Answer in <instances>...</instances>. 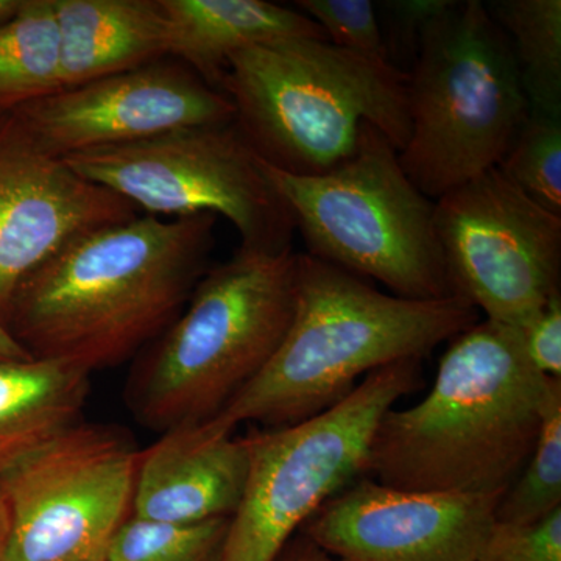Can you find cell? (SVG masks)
<instances>
[{"mask_svg":"<svg viewBox=\"0 0 561 561\" xmlns=\"http://www.w3.org/2000/svg\"><path fill=\"white\" fill-rule=\"evenodd\" d=\"M213 214H153L84 232L22 280L5 328L35 359L116 367L175 321L216 249Z\"/></svg>","mask_w":561,"mask_h":561,"instance_id":"1","label":"cell"},{"mask_svg":"<svg viewBox=\"0 0 561 561\" xmlns=\"http://www.w3.org/2000/svg\"><path fill=\"white\" fill-rule=\"evenodd\" d=\"M548 381L518 330L476 321L449 341L430 393L379 421L364 478L409 491L504 494L537 440Z\"/></svg>","mask_w":561,"mask_h":561,"instance_id":"2","label":"cell"},{"mask_svg":"<svg viewBox=\"0 0 561 561\" xmlns=\"http://www.w3.org/2000/svg\"><path fill=\"white\" fill-rule=\"evenodd\" d=\"M479 320L460 297L408 300L298 254L297 306L275 356L217 415L221 424L290 426L348 398L373 371L430 356Z\"/></svg>","mask_w":561,"mask_h":561,"instance_id":"3","label":"cell"},{"mask_svg":"<svg viewBox=\"0 0 561 561\" xmlns=\"http://www.w3.org/2000/svg\"><path fill=\"white\" fill-rule=\"evenodd\" d=\"M298 253L239 247L198 280L183 312L139 353L125 387L162 432L216 419L275 356L297 306Z\"/></svg>","mask_w":561,"mask_h":561,"instance_id":"4","label":"cell"},{"mask_svg":"<svg viewBox=\"0 0 561 561\" xmlns=\"http://www.w3.org/2000/svg\"><path fill=\"white\" fill-rule=\"evenodd\" d=\"M236 124L271 168L320 175L354 153L362 124L401 151L411 133L408 72L330 41L287 38L232 55L221 81Z\"/></svg>","mask_w":561,"mask_h":561,"instance_id":"5","label":"cell"},{"mask_svg":"<svg viewBox=\"0 0 561 561\" xmlns=\"http://www.w3.org/2000/svg\"><path fill=\"white\" fill-rule=\"evenodd\" d=\"M408 103L400 161L431 201L500 165L530 106L511 41L481 0L453 2L427 25Z\"/></svg>","mask_w":561,"mask_h":561,"instance_id":"6","label":"cell"},{"mask_svg":"<svg viewBox=\"0 0 561 561\" xmlns=\"http://www.w3.org/2000/svg\"><path fill=\"white\" fill-rule=\"evenodd\" d=\"M265 169L308 254L408 300L456 297L435 231V202L412 183L400 151L378 128L362 124L356 150L330 172Z\"/></svg>","mask_w":561,"mask_h":561,"instance_id":"7","label":"cell"},{"mask_svg":"<svg viewBox=\"0 0 561 561\" xmlns=\"http://www.w3.org/2000/svg\"><path fill=\"white\" fill-rule=\"evenodd\" d=\"M421 386V360L397 362L373 371L320 415L243 435L249 476L221 561H278L319 508L364 478L379 421Z\"/></svg>","mask_w":561,"mask_h":561,"instance_id":"8","label":"cell"},{"mask_svg":"<svg viewBox=\"0 0 561 561\" xmlns=\"http://www.w3.org/2000/svg\"><path fill=\"white\" fill-rule=\"evenodd\" d=\"M62 160L84 180L153 216L213 214L234 225L241 249L294 250L289 208L236 121L179 128Z\"/></svg>","mask_w":561,"mask_h":561,"instance_id":"9","label":"cell"},{"mask_svg":"<svg viewBox=\"0 0 561 561\" xmlns=\"http://www.w3.org/2000/svg\"><path fill=\"white\" fill-rule=\"evenodd\" d=\"M139 454L124 427L80 421L0 474L3 561H105L131 516Z\"/></svg>","mask_w":561,"mask_h":561,"instance_id":"10","label":"cell"},{"mask_svg":"<svg viewBox=\"0 0 561 561\" xmlns=\"http://www.w3.org/2000/svg\"><path fill=\"white\" fill-rule=\"evenodd\" d=\"M435 231L454 295L485 320L522 330L561 294V217L500 168L437 198Z\"/></svg>","mask_w":561,"mask_h":561,"instance_id":"11","label":"cell"},{"mask_svg":"<svg viewBox=\"0 0 561 561\" xmlns=\"http://www.w3.org/2000/svg\"><path fill=\"white\" fill-rule=\"evenodd\" d=\"M13 111L41 146L60 158L236 121L225 92L183 62L164 60L66 88Z\"/></svg>","mask_w":561,"mask_h":561,"instance_id":"12","label":"cell"},{"mask_svg":"<svg viewBox=\"0 0 561 561\" xmlns=\"http://www.w3.org/2000/svg\"><path fill=\"white\" fill-rule=\"evenodd\" d=\"M135 206L84 180L0 110V323L22 280L84 232L130 220Z\"/></svg>","mask_w":561,"mask_h":561,"instance_id":"13","label":"cell"},{"mask_svg":"<svg viewBox=\"0 0 561 561\" xmlns=\"http://www.w3.org/2000/svg\"><path fill=\"white\" fill-rule=\"evenodd\" d=\"M501 497L400 490L359 478L300 531L339 561H474Z\"/></svg>","mask_w":561,"mask_h":561,"instance_id":"14","label":"cell"},{"mask_svg":"<svg viewBox=\"0 0 561 561\" xmlns=\"http://www.w3.org/2000/svg\"><path fill=\"white\" fill-rule=\"evenodd\" d=\"M249 476L245 438L219 419L162 432L139 454L133 516L194 524L231 518Z\"/></svg>","mask_w":561,"mask_h":561,"instance_id":"15","label":"cell"},{"mask_svg":"<svg viewBox=\"0 0 561 561\" xmlns=\"http://www.w3.org/2000/svg\"><path fill=\"white\" fill-rule=\"evenodd\" d=\"M61 90L164 60L169 27L160 0H54Z\"/></svg>","mask_w":561,"mask_h":561,"instance_id":"16","label":"cell"},{"mask_svg":"<svg viewBox=\"0 0 561 561\" xmlns=\"http://www.w3.org/2000/svg\"><path fill=\"white\" fill-rule=\"evenodd\" d=\"M169 55L221 91L232 55L287 38L327 39L301 11L265 0H160ZM328 41V39H327Z\"/></svg>","mask_w":561,"mask_h":561,"instance_id":"17","label":"cell"},{"mask_svg":"<svg viewBox=\"0 0 561 561\" xmlns=\"http://www.w3.org/2000/svg\"><path fill=\"white\" fill-rule=\"evenodd\" d=\"M91 375L61 360H0V474L80 423Z\"/></svg>","mask_w":561,"mask_h":561,"instance_id":"18","label":"cell"},{"mask_svg":"<svg viewBox=\"0 0 561 561\" xmlns=\"http://www.w3.org/2000/svg\"><path fill=\"white\" fill-rule=\"evenodd\" d=\"M61 90L54 0H22L0 25V110H16Z\"/></svg>","mask_w":561,"mask_h":561,"instance_id":"19","label":"cell"},{"mask_svg":"<svg viewBox=\"0 0 561 561\" xmlns=\"http://www.w3.org/2000/svg\"><path fill=\"white\" fill-rule=\"evenodd\" d=\"M485 5L511 41L530 111L561 117L560 0H494Z\"/></svg>","mask_w":561,"mask_h":561,"instance_id":"20","label":"cell"},{"mask_svg":"<svg viewBox=\"0 0 561 561\" xmlns=\"http://www.w3.org/2000/svg\"><path fill=\"white\" fill-rule=\"evenodd\" d=\"M561 508V381L549 379L537 440L526 467L502 494L496 519L534 523Z\"/></svg>","mask_w":561,"mask_h":561,"instance_id":"21","label":"cell"},{"mask_svg":"<svg viewBox=\"0 0 561 561\" xmlns=\"http://www.w3.org/2000/svg\"><path fill=\"white\" fill-rule=\"evenodd\" d=\"M230 519L179 524L131 515L114 535L105 561H221Z\"/></svg>","mask_w":561,"mask_h":561,"instance_id":"22","label":"cell"},{"mask_svg":"<svg viewBox=\"0 0 561 561\" xmlns=\"http://www.w3.org/2000/svg\"><path fill=\"white\" fill-rule=\"evenodd\" d=\"M497 168L530 201L561 217V117L530 111Z\"/></svg>","mask_w":561,"mask_h":561,"instance_id":"23","label":"cell"},{"mask_svg":"<svg viewBox=\"0 0 561 561\" xmlns=\"http://www.w3.org/2000/svg\"><path fill=\"white\" fill-rule=\"evenodd\" d=\"M295 5L319 25L334 46L390 61L381 24L370 0H297Z\"/></svg>","mask_w":561,"mask_h":561,"instance_id":"24","label":"cell"},{"mask_svg":"<svg viewBox=\"0 0 561 561\" xmlns=\"http://www.w3.org/2000/svg\"><path fill=\"white\" fill-rule=\"evenodd\" d=\"M474 561H561V508L534 523L496 519Z\"/></svg>","mask_w":561,"mask_h":561,"instance_id":"25","label":"cell"},{"mask_svg":"<svg viewBox=\"0 0 561 561\" xmlns=\"http://www.w3.org/2000/svg\"><path fill=\"white\" fill-rule=\"evenodd\" d=\"M518 331L531 367L545 378L561 381V294L546 301Z\"/></svg>","mask_w":561,"mask_h":561,"instance_id":"26","label":"cell"},{"mask_svg":"<svg viewBox=\"0 0 561 561\" xmlns=\"http://www.w3.org/2000/svg\"><path fill=\"white\" fill-rule=\"evenodd\" d=\"M453 0H394L387 2L390 13L391 32L387 50L419 51L421 36L438 14L451 5ZM391 61V60H390Z\"/></svg>","mask_w":561,"mask_h":561,"instance_id":"27","label":"cell"},{"mask_svg":"<svg viewBox=\"0 0 561 561\" xmlns=\"http://www.w3.org/2000/svg\"><path fill=\"white\" fill-rule=\"evenodd\" d=\"M278 561H339L324 552L305 534L298 531L297 540L290 541L280 553Z\"/></svg>","mask_w":561,"mask_h":561,"instance_id":"28","label":"cell"},{"mask_svg":"<svg viewBox=\"0 0 561 561\" xmlns=\"http://www.w3.org/2000/svg\"><path fill=\"white\" fill-rule=\"evenodd\" d=\"M33 359L31 353L21 345L10 331L0 323V360Z\"/></svg>","mask_w":561,"mask_h":561,"instance_id":"29","label":"cell"},{"mask_svg":"<svg viewBox=\"0 0 561 561\" xmlns=\"http://www.w3.org/2000/svg\"><path fill=\"white\" fill-rule=\"evenodd\" d=\"M22 0H0V25L10 21L20 11Z\"/></svg>","mask_w":561,"mask_h":561,"instance_id":"30","label":"cell"},{"mask_svg":"<svg viewBox=\"0 0 561 561\" xmlns=\"http://www.w3.org/2000/svg\"><path fill=\"white\" fill-rule=\"evenodd\" d=\"M5 542H7V512L3 505L2 497H0V561L5 557Z\"/></svg>","mask_w":561,"mask_h":561,"instance_id":"31","label":"cell"}]
</instances>
